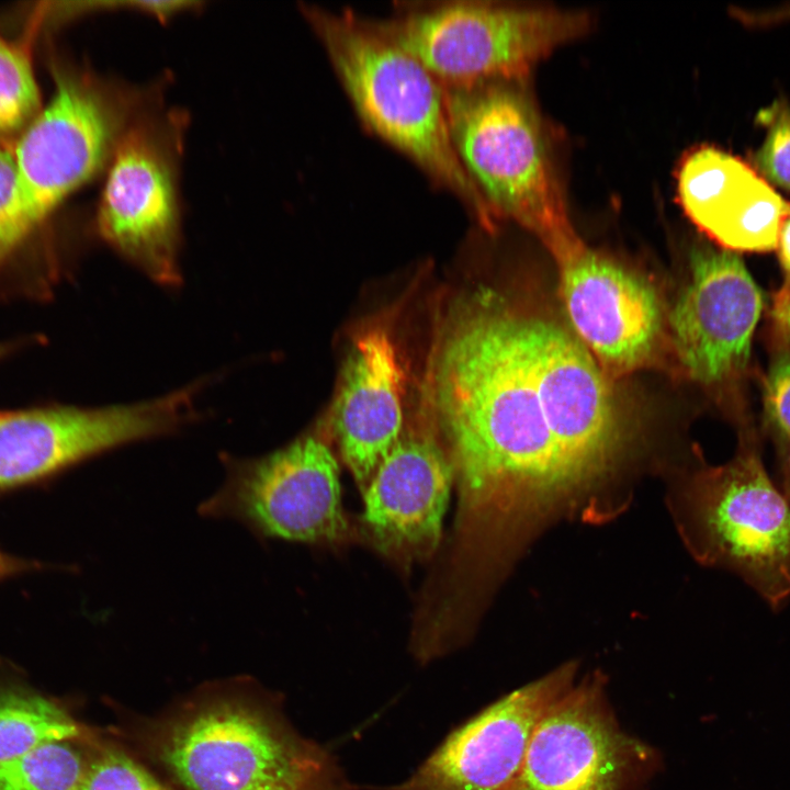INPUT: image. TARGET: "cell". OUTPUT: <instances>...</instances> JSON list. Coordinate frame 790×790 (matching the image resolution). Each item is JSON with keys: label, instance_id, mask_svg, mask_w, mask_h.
Wrapping results in <instances>:
<instances>
[{"label": "cell", "instance_id": "1", "mask_svg": "<svg viewBox=\"0 0 790 790\" xmlns=\"http://www.w3.org/2000/svg\"><path fill=\"white\" fill-rule=\"evenodd\" d=\"M445 325L431 398L459 497L448 560L505 573L555 522L620 515L634 487L629 439L582 342L492 295L455 306Z\"/></svg>", "mask_w": 790, "mask_h": 790}, {"label": "cell", "instance_id": "2", "mask_svg": "<svg viewBox=\"0 0 790 790\" xmlns=\"http://www.w3.org/2000/svg\"><path fill=\"white\" fill-rule=\"evenodd\" d=\"M451 139L495 227L535 236L558 267L586 249L572 225L549 131L527 80L441 84Z\"/></svg>", "mask_w": 790, "mask_h": 790}, {"label": "cell", "instance_id": "3", "mask_svg": "<svg viewBox=\"0 0 790 790\" xmlns=\"http://www.w3.org/2000/svg\"><path fill=\"white\" fill-rule=\"evenodd\" d=\"M244 693L207 692L148 724L149 754L184 790H352L331 755Z\"/></svg>", "mask_w": 790, "mask_h": 790}, {"label": "cell", "instance_id": "4", "mask_svg": "<svg viewBox=\"0 0 790 790\" xmlns=\"http://www.w3.org/2000/svg\"><path fill=\"white\" fill-rule=\"evenodd\" d=\"M362 123L448 190L483 228L489 211L453 146L443 88L414 56L372 29L351 9L300 2Z\"/></svg>", "mask_w": 790, "mask_h": 790}, {"label": "cell", "instance_id": "5", "mask_svg": "<svg viewBox=\"0 0 790 790\" xmlns=\"http://www.w3.org/2000/svg\"><path fill=\"white\" fill-rule=\"evenodd\" d=\"M54 91L16 137L15 184L0 222V268L77 190L105 170L154 87L106 78L75 63L50 60Z\"/></svg>", "mask_w": 790, "mask_h": 790}, {"label": "cell", "instance_id": "6", "mask_svg": "<svg viewBox=\"0 0 790 790\" xmlns=\"http://www.w3.org/2000/svg\"><path fill=\"white\" fill-rule=\"evenodd\" d=\"M667 498L697 562L734 573L772 610L790 600V500L770 478L752 432L741 435L726 463L677 472Z\"/></svg>", "mask_w": 790, "mask_h": 790}, {"label": "cell", "instance_id": "7", "mask_svg": "<svg viewBox=\"0 0 790 790\" xmlns=\"http://www.w3.org/2000/svg\"><path fill=\"white\" fill-rule=\"evenodd\" d=\"M385 18L363 16L419 60L441 84L528 80L557 47L587 33L588 12L485 0L396 2Z\"/></svg>", "mask_w": 790, "mask_h": 790}, {"label": "cell", "instance_id": "8", "mask_svg": "<svg viewBox=\"0 0 790 790\" xmlns=\"http://www.w3.org/2000/svg\"><path fill=\"white\" fill-rule=\"evenodd\" d=\"M188 115L161 98L139 111L105 168L95 208L100 237L161 284L179 281V170Z\"/></svg>", "mask_w": 790, "mask_h": 790}, {"label": "cell", "instance_id": "9", "mask_svg": "<svg viewBox=\"0 0 790 790\" xmlns=\"http://www.w3.org/2000/svg\"><path fill=\"white\" fill-rule=\"evenodd\" d=\"M226 476L203 501L204 517L234 519L260 538L301 543L342 540L339 466L324 440L304 436L263 458H223Z\"/></svg>", "mask_w": 790, "mask_h": 790}, {"label": "cell", "instance_id": "10", "mask_svg": "<svg viewBox=\"0 0 790 790\" xmlns=\"http://www.w3.org/2000/svg\"><path fill=\"white\" fill-rule=\"evenodd\" d=\"M658 765L653 747L621 729L594 672L545 711L501 790H640Z\"/></svg>", "mask_w": 790, "mask_h": 790}, {"label": "cell", "instance_id": "11", "mask_svg": "<svg viewBox=\"0 0 790 790\" xmlns=\"http://www.w3.org/2000/svg\"><path fill=\"white\" fill-rule=\"evenodd\" d=\"M194 387L137 405L0 411V488L26 485L114 447L168 433L193 413Z\"/></svg>", "mask_w": 790, "mask_h": 790}, {"label": "cell", "instance_id": "12", "mask_svg": "<svg viewBox=\"0 0 790 790\" xmlns=\"http://www.w3.org/2000/svg\"><path fill=\"white\" fill-rule=\"evenodd\" d=\"M761 311L760 290L735 252L696 248L688 281L669 317L686 374L706 386L740 380L749 365Z\"/></svg>", "mask_w": 790, "mask_h": 790}, {"label": "cell", "instance_id": "13", "mask_svg": "<svg viewBox=\"0 0 790 790\" xmlns=\"http://www.w3.org/2000/svg\"><path fill=\"white\" fill-rule=\"evenodd\" d=\"M578 663L504 696L444 742L404 782L387 790H501L518 772L545 711L576 680Z\"/></svg>", "mask_w": 790, "mask_h": 790}, {"label": "cell", "instance_id": "14", "mask_svg": "<svg viewBox=\"0 0 790 790\" xmlns=\"http://www.w3.org/2000/svg\"><path fill=\"white\" fill-rule=\"evenodd\" d=\"M454 484V469L432 432H403L363 495L362 527L371 544L400 564L431 558Z\"/></svg>", "mask_w": 790, "mask_h": 790}, {"label": "cell", "instance_id": "15", "mask_svg": "<svg viewBox=\"0 0 790 790\" xmlns=\"http://www.w3.org/2000/svg\"><path fill=\"white\" fill-rule=\"evenodd\" d=\"M558 268L561 295L576 338L603 372L621 376L646 364L662 329L653 287L589 248Z\"/></svg>", "mask_w": 790, "mask_h": 790}, {"label": "cell", "instance_id": "16", "mask_svg": "<svg viewBox=\"0 0 790 790\" xmlns=\"http://www.w3.org/2000/svg\"><path fill=\"white\" fill-rule=\"evenodd\" d=\"M405 373L394 339L372 327L354 340L335 409V435L361 494L403 433Z\"/></svg>", "mask_w": 790, "mask_h": 790}, {"label": "cell", "instance_id": "17", "mask_svg": "<svg viewBox=\"0 0 790 790\" xmlns=\"http://www.w3.org/2000/svg\"><path fill=\"white\" fill-rule=\"evenodd\" d=\"M789 213L790 204L748 167L693 224L723 249L763 252L777 247Z\"/></svg>", "mask_w": 790, "mask_h": 790}, {"label": "cell", "instance_id": "18", "mask_svg": "<svg viewBox=\"0 0 790 790\" xmlns=\"http://www.w3.org/2000/svg\"><path fill=\"white\" fill-rule=\"evenodd\" d=\"M92 738L59 702L0 659V761L53 742L87 743Z\"/></svg>", "mask_w": 790, "mask_h": 790}, {"label": "cell", "instance_id": "19", "mask_svg": "<svg viewBox=\"0 0 790 790\" xmlns=\"http://www.w3.org/2000/svg\"><path fill=\"white\" fill-rule=\"evenodd\" d=\"M81 742H53L0 761V790H76L87 752Z\"/></svg>", "mask_w": 790, "mask_h": 790}, {"label": "cell", "instance_id": "20", "mask_svg": "<svg viewBox=\"0 0 790 790\" xmlns=\"http://www.w3.org/2000/svg\"><path fill=\"white\" fill-rule=\"evenodd\" d=\"M41 109L31 41L0 34V139L18 137Z\"/></svg>", "mask_w": 790, "mask_h": 790}, {"label": "cell", "instance_id": "21", "mask_svg": "<svg viewBox=\"0 0 790 790\" xmlns=\"http://www.w3.org/2000/svg\"><path fill=\"white\" fill-rule=\"evenodd\" d=\"M748 168L741 159L711 146L691 151L677 176L679 203L695 222Z\"/></svg>", "mask_w": 790, "mask_h": 790}, {"label": "cell", "instance_id": "22", "mask_svg": "<svg viewBox=\"0 0 790 790\" xmlns=\"http://www.w3.org/2000/svg\"><path fill=\"white\" fill-rule=\"evenodd\" d=\"M88 746L76 790H171L120 748L95 738Z\"/></svg>", "mask_w": 790, "mask_h": 790}, {"label": "cell", "instance_id": "23", "mask_svg": "<svg viewBox=\"0 0 790 790\" xmlns=\"http://www.w3.org/2000/svg\"><path fill=\"white\" fill-rule=\"evenodd\" d=\"M759 117L768 129L755 154L756 166L771 182L790 191V106L775 101Z\"/></svg>", "mask_w": 790, "mask_h": 790}, {"label": "cell", "instance_id": "24", "mask_svg": "<svg viewBox=\"0 0 790 790\" xmlns=\"http://www.w3.org/2000/svg\"><path fill=\"white\" fill-rule=\"evenodd\" d=\"M764 415L778 448L790 441V351L779 352L764 381Z\"/></svg>", "mask_w": 790, "mask_h": 790}, {"label": "cell", "instance_id": "25", "mask_svg": "<svg viewBox=\"0 0 790 790\" xmlns=\"http://www.w3.org/2000/svg\"><path fill=\"white\" fill-rule=\"evenodd\" d=\"M15 184V161L13 147L0 139V222L2 221Z\"/></svg>", "mask_w": 790, "mask_h": 790}, {"label": "cell", "instance_id": "26", "mask_svg": "<svg viewBox=\"0 0 790 790\" xmlns=\"http://www.w3.org/2000/svg\"><path fill=\"white\" fill-rule=\"evenodd\" d=\"M772 316L781 336L790 345V284L776 296Z\"/></svg>", "mask_w": 790, "mask_h": 790}, {"label": "cell", "instance_id": "27", "mask_svg": "<svg viewBox=\"0 0 790 790\" xmlns=\"http://www.w3.org/2000/svg\"><path fill=\"white\" fill-rule=\"evenodd\" d=\"M776 248L779 251L781 266L790 276V213L781 224Z\"/></svg>", "mask_w": 790, "mask_h": 790}, {"label": "cell", "instance_id": "28", "mask_svg": "<svg viewBox=\"0 0 790 790\" xmlns=\"http://www.w3.org/2000/svg\"><path fill=\"white\" fill-rule=\"evenodd\" d=\"M779 449L780 484L779 487L790 500V441Z\"/></svg>", "mask_w": 790, "mask_h": 790}, {"label": "cell", "instance_id": "29", "mask_svg": "<svg viewBox=\"0 0 790 790\" xmlns=\"http://www.w3.org/2000/svg\"><path fill=\"white\" fill-rule=\"evenodd\" d=\"M32 567H34V564L19 560L0 551V579Z\"/></svg>", "mask_w": 790, "mask_h": 790}, {"label": "cell", "instance_id": "30", "mask_svg": "<svg viewBox=\"0 0 790 790\" xmlns=\"http://www.w3.org/2000/svg\"><path fill=\"white\" fill-rule=\"evenodd\" d=\"M9 347L0 343V358L8 352Z\"/></svg>", "mask_w": 790, "mask_h": 790}]
</instances>
